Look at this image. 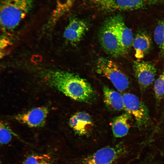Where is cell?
Returning a JSON list of instances; mask_svg holds the SVG:
<instances>
[{"mask_svg": "<svg viewBox=\"0 0 164 164\" xmlns=\"http://www.w3.org/2000/svg\"><path fill=\"white\" fill-rule=\"evenodd\" d=\"M44 79L49 85L78 101L88 102L94 95L90 84L73 73L61 70L51 71L45 74Z\"/></svg>", "mask_w": 164, "mask_h": 164, "instance_id": "cell-1", "label": "cell"}, {"mask_svg": "<svg viewBox=\"0 0 164 164\" xmlns=\"http://www.w3.org/2000/svg\"><path fill=\"white\" fill-rule=\"evenodd\" d=\"M32 0H2L0 22L4 31L12 30L18 26L31 9Z\"/></svg>", "mask_w": 164, "mask_h": 164, "instance_id": "cell-2", "label": "cell"}, {"mask_svg": "<svg viewBox=\"0 0 164 164\" xmlns=\"http://www.w3.org/2000/svg\"><path fill=\"white\" fill-rule=\"evenodd\" d=\"M96 70L97 73L108 79L118 91H123L128 88L129 81L128 77L112 60L100 58L96 63Z\"/></svg>", "mask_w": 164, "mask_h": 164, "instance_id": "cell-3", "label": "cell"}, {"mask_svg": "<svg viewBox=\"0 0 164 164\" xmlns=\"http://www.w3.org/2000/svg\"><path fill=\"white\" fill-rule=\"evenodd\" d=\"M99 39L103 49L111 56L118 57L127 53L119 40L110 17L104 21L101 28Z\"/></svg>", "mask_w": 164, "mask_h": 164, "instance_id": "cell-4", "label": "cell"}, {"mask_svg": "<svg viewBox=\"0 0 164 164\" xmlns=\"http://www.w3.org/2000/svg\"><path fill=\"white\" fill-rule=\"evenodd\" d=\"M122 97L124 110L134 117L137 127L142 128L149 125L151 120L149 112L145 104L132 93H124Z\"/></svg>", "mask_w": 164, "mask_h": 164, "instance_id": "cell-5", "label": "cell"}, {"mask_svg": "<svg viewBox=\"0 0 164 164\" xmlns=\"http://www.w3.org/2000/svg\"><path fill=\"white\" fill-rule=\"evenodd\" d=\"M134 75L142 92L144 91L154 80L156 73L155 66L149 61H134Z\"/></svg>", "mask_w": 164, "mask_h": 164, "instance_id": "cell-6", "label": "cell"}, {"mask_svg": "<svg viewBox=\"0 0 164 164\" xmlns=\"http://www.w3.org/2000/svg\"><path fill=\"white\" fill-rule=\"evenodd\" d=\"M48 113L49 110L47 107L40 106L18 114L12 118L30 127L39 128L45 125Z\"/></svg>", "mask_w": 164, "mask_h": 164, "instance_id": "cell-7", "label": "cell"}, {"mask_svg": "<svg viewBox=\"0 0 164 164\" xmlns=\"http://www.w3.org/2000/svg\"><path fill=\"white\" fill-rule=\"evenodd\" d=\"M119 146L102 148L84 159L83 164H108L114 163L123 151Z\"/></svg>", "mask_w": 164, "mask_h": 164, "instance_id": "cell-8", "label": "cell"}, {"mask_svg": "<svg viewBox=\"0 0 164 164\" xmlns=\"http://www.w3.org/2000/svg\"><path fill=\"white\" fill-rule=\"evenodd\" d=\"M110 17L121 45L128 52L132 46L134 39L132 31L126 26L123 18L121 15H117Z\"/></svg>", "mask_w": 164, "mask_h": 164, "instance_id": "cell-9", "label": "cell"}, {"mask_svg": "<svg viewBox=\"0 0 164 164\" xmlns=\"http://www.w3.org/2000/svg\"><path fill=\"white\" fill-rule=\"evenodd\" d=\"M87 28V25L85 21L77 18H73L65 28L64 37L71 43H77L82 39Z\"/></svg>", "mask_w": 164, "mask_h": 164, "instance_id": "cell-10", "label": "cell"}, {"mask_svg": "<svg viewBox=\"0 0 164 164\" xmlns=\"http://www.w3.org/2000/svg\"><path fill=\"white\" fill-rule=\"evenodd\" d=\"M70 127L79 135H85L93 125L90 115L84 111L76 112L71 116L69 120Z\"/></svg>", "mask_w": 164, "mask_h": 164, "instance_id": "cell-11", "label": "cell"}, {"mask_svg": "<svg viewBox=\"0 0 164 164\" xmlns=\"http://www.w3.org/2000/svg\"><path fill=\"white\" fill-rule=\"evenodd\" d=\"M152 45L151 39L147 33L143 32L137 33L132 43L135 57L138 60L143 58L150 50Z\"/></svg>", "mask_w": 164, "mask_h": 164, "instance_id": "cell-12", "label": "cell"}, {"mask_svg": "<svg viewBox=\"0 0 164 164\" xmlns=\"http://www.w3.org/2000/svg\"><path fill=\"white\" fill-rule=\"evenodd\" d=\"M103 91L104 102L108 108L115 111L124 109L122 95L106 86L103 87Z\"/></svg>", "mask_w": 164, "mask_h": 164, "instance_id": "cell-13", "label": "cell"}, {"mask_svg": "<svg viewBox=\"0 0 164 164\" xmlns=\"http://www.w3.org/2000/svg\"><path fill=\"white\" fill-rule=\"evenodd\" d=\"M131 115L127 112L115 117L111 123L113 135L116 138H121L126 135L130 128L129 120Z\"/></svg>", "mask_w": 164, "mask_h": 164, "instance_id": "cell-14", "label": "cell"}, {"mask_svg": "<svg viewBox=\"0 0 164 164\" xmlns=\"http://www.w3.org/2000/svg\"><path fill=\"white\" fill-rule=\"evenodd\" d=\"M76 0H56V5L52 12L49 23L53 24L68 12Z\"/></svg>", "mask_w": 164, "mask_h": 164, "instance_id": "cell-15", "label": "cell"}, {"mask_svg": "<svg viewBox=\"0 0 164 164\" xmlns=\"http://www.w3.org/2000/svg\"><path fill=\"white\" fill-rule=\"evenodd\" d=\"M154 39L159 48L160 56L164 57V21L159 22L155 27Z\"/></svg>", "mask_w": 164, "mask_h": 164, "instance_id": "cell-16", "label": "cell"}, {"mask_svg": "<svg viewBox=\"0 0 164 164\" xmlns=\"http://www.w3.org/2000/svg\"><path fill=\"white\" fill-rule=\"evenodd\" d=\"M51 156L47 154H34L25 159L23 164H51Z\"/></svg>", "mask_w": 164, "mask_h": 164, "instance_id": "cell-17", "label": "cell"}, {"mask_svg": "<svg viewBox=\"0 0 164 164\" xmlns=\"http://www.w3.org/2000/svg\"><path fill=\"white\" fill-rule=\"evenodd\" d=\"M154 90L156 103L158 105L164 97V70L155 81Z\"/></svg>", "mask_w": 164, "mask_h": 164, "instance_id": "cell-18", "label": "cell"}, {"mask_svg": "<svg viewBox=\"0 0 164 164\" xmlns=\"http://www.w3.org/2000/svg\"><path fill=\"white\" fill-rule=\"evenodd\" d=\"M13 133L8 125L3 121L0 125V142L2 145L8 143L11 140Z\"/></svg>", "mask_w": 164, "mask_h": 164, "instance_id": "cell-19", "label": "cell"}, {"mask_svg": "<svg viewBox=\"0 0 164 164\" xmlns=\"http://www.w3.org/2000/svg\"><path fill=\"white\" fill-rule=\"evenodd\" d=\"M108 164H114V163H110Z\"/></svg>", "mask_w": 164, "mask_h": 164, "instance_id": "cell-20", "label": "cell"}]
</instances>
